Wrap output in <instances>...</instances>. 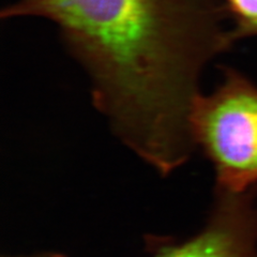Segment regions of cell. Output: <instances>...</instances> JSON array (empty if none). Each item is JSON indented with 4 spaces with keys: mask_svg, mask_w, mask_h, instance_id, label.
<instances>
[{
    "mask_svg": "<svg viewBox=\"0 0 257 257\" xmlns=\"http://www.w3.org/2000/svg\"><path fill=\"white\" fill-rule=\"evenodd\" d=\"M0 16L54 23L90 79L94 106L155 170L194 154L200 78L234 44L222 0H18Z\"/></svg>",
    "mask_w": 257,
    "mask_h": 257,
    "instance_id": "cell-1",
    "label": "cell"
},
{
    "mask_svg": "<svg viewBox=\"0 0 257 257\" xmlns=\"http://www.w3.org/2000/svg\"><path fill=\"white\" fill-rule=\"evenodd\" d=\"M223 79L193 107V141L210 161L215 191L253 193L257 187V86L241 72L223 68Z\"/></svg>",
    "mask_w": 257,
    "mask_h": 257,
    "instance_id": "cell-2",
    "label": "cell"
},
{
    "mask_svg": "<svg viewBox=\"0 0 257 257\" xmlns=\"http://www.w3.org/2000/svg\"><path fill=\"white\" fill-rule=\"evenodd\" d=\"M149 257H257V208L252 193L215 191L210 216L198 234L180 242L161 241Z\"/></svg>",
    "mask_w": 257,
    "mask_h": 257,
    "instance_id": "cell-3",
    "label": "cell"
},
{
    "mask_svg": "<svg viewBox=\"0 0 257 257\" xmlns=\"http://www.w3.org/2000/svg\"><path fill=\"white\" fill-rule=\"evenodd\" d=\"M232 41L257 36V0H222Z\"/></svg>",
    "mask_w": 257,
    "mask_h": 257,
    "instance_id": "cell-4",
    "label": "cell"
},
{
    "mask_svg": "<svg viewBox=\"0 0 257 257\" xmlns=\"http://www.w3.org/2000/svg\"><path fill=\"white\" fill-rule=\"evenodd\" d=\"M3 257H67L61 253H55V252H44L34 255H26V256H3Z\"/></svg>",
    "mask_w": 257,
    "mask_h": 257,
    "instance_id": "cell-5",
    "label": "cell"
}]
</instances>
